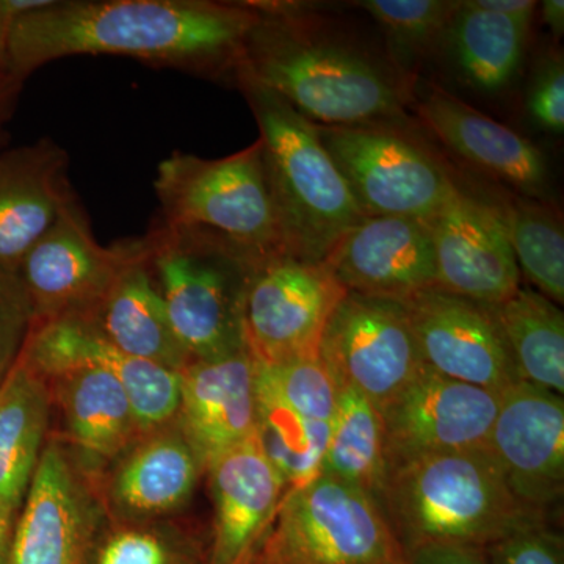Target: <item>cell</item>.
I'll return each mask as SVG.
<instances>
[{"label":"cell","mask_w":564,"mask_h":564,"mask_svg":"<svg viewBox=\"0 0 564 564\" xmlns=\"http://www.w3.org/2000/svg\"><path fill=\"white\" fill-rule=\"evenodd\" d=\"M500 392L423 367L381 411L389 470L422 456L485 448Z\"/></svg>","instance_id":"7c38bea8"},{"label":"cell","mask_w":564,"mask_h":564,"mask_svg":"<svg viewBox=\"0 0 564 564\" xmlns=\"http://www.w3.org/2000/svg\"><path fill=\"white\" fill-rule=\"evenodd\" d=\"M315 128L366 217L429 221L458 188L429 152L388 126Z\"/></svg>","instance_id":"9c48e42d"},{"label":"cell","mask_w":564,"mask_h":564,"mask_svg":"<svg viewBox=\"0 0 564 564\" xmlns=\"http://www.w3.org/2000/svg\"><path fill=\"white\" fill-rule=\"evenodd\" d=\"M87 564H185L169 538L154 530L120 529L96 547Z\"/></svg>","instance_id":"836d02e7"},{"label":"cell","mask_w":564,"mask_h":564,"mask_svg":"<svg viewBox=\"0 0 564 564\" xmlns=\"http://www.w3.org/2000/svg\"><path fill=\"white\" fill-rule=\"evenodd\" d=\"M404 549L458 544L486 549L545 522L508 488L486 448L422 456L389 470L381 499Z\"/></svg>","instance_id":"3957f363"},{"label":"cell","mask_w":564,"mask_h":564,"mask_svg":"<svg viewBox=\"0 0 564 564\" xmlns=\"http://www.w3.org/2000/svg\"><path fill=\"white\" fill-rule=\"evenodd\" d=\"M245 564V563H243Z\"/></svg>","instance_id":"7bdbcfd3"},{"label":"cell","mask_w":564,"mask_h":564,"mask_svg":"<svg viewBox=\"0 0 564 564\" xmlns=\"http://www.w3.org/2000/svg\"><path fill=\"white\" fill-rule=\"evenodd\" d=\"M256 6L259 20L234 80L256 82L317 126H388L403 118L404 91L383 66L315 31L299 7Z\"/></svg>","instance_id":"7a4b0ae2"},{"label":"cell","mask_w":564,"mask_h":564,"mask_svg":"<svg viewBox=\"0 0 564 564\" xmlns=\"http://www.w3.org/2000/svg\"><path fill=\"white\" fill-rule=\"evenodd\" d=\"M50 377L57 380L70 436L93 454H117L139 429L124 388L101 367H68Z\"/></svg>","instance_id":"4316f807"},{"label":"cell","mask_w":564,"mask_h":564,"mask_svg":"<svg viewBox=\"0 0 564 564\" xmlns=\"http://www.w3.org/2000/svg\"><path fill=\"white\" fill-rule=\"evenodd\" d=\"M22 356L43 377L76 366L107 370L128 393L140 430L158 429L180 413L181 373L121 351L85 318L33 326Z\"/></svg>","instance_id":"2e32d148"},{"label":"cell","mask_w":564,"mask_h":564,"mask_svg":"<svg viewBox=\"0 0 564 564\" xmlns=\"http://www.w3.org/2000/svg\"><path fill=\"white\" fill-rule=\"evenodd\" d=\"M530 25L485 9L480 0L458 2L445 35L467 84L485 93L507 88L521 68Z\"/></svg>","instance_id":"d4e9b609"},{"label":"cell","mask_w":564,"mask_h":564,"mask_svg":"<svg viewBox=\"0 0 564 564\" xmlns=\"http://www.w3.org/2000/svg\"><path fill=\"white\" fill-rule=\"evenodd\" d=\"M527 109L534 124L545 132H564V66L562 55L549 54L534 70Z\"/></svg>","instance_id":"d590c367"},{"label":"cell","mask_w":564,"mask_h":564,"mask_svg":"<svg viewBox=\"0 0 564 564\" xmlns=\"http://www.w3.org/2000/svg\"><path fill=\"white\" fill-rule=\"evenodd\" d=\"M321 359L337 386L383 411L425 364L402 303L347 292L323 334Z\"/></svg>","instance_id":"8fae6325"},{"label":"cell","mask_w":564,"mask_h":564,"mask_svg":"<svg viewBox=\"0 0 564 564\" xmlns=\"http://www.w3.org/2000/svg\"><path fill=\"white\" fill-rule=\"evenodd\" d=\"M541 20L556 40L564 32V2L563 0H545L541 3Z\"/></svg>","instance_id":"60d3db41"},{"label":"cell","mask_w":564,"mask_h":564,"mask_svg":"<svg viewBox=\"0 0 564 564\" xmlns=\"http://www.w3.org/2000/svg\"><path fill=\"white\" fill-rule=\"evenodd\" d=\"M131 254V240L102 247L76 196L22 259L18 274L28 292L33 326L91 318Z\"/></svg>","instance_id":"30bf717a"},{"label":"cell","mask_w":564,"mask_h":564,"mask_svg":"<svg viewBox=\"0 0 564 564\" xmlns=\"http://www.w3.org/2000/svg\"><path fill=\"white\" fill-rule=\"evenodd\" d=\"M258 393V436L263 454L284 478L289 491L303 488L321 477L329 425L307 421L289 410L256 380Z\"/></svg>","instance_id":"f546056e"},{"label":"cell","mask_w":564,"mask_h":564,"mask_svg":"<svg viewBox=\"0 0 564 564\" xmlns=\"http://www.w3.org/2000/svg\"><path fill=\"white\" fill-rule=\"evenodd\" d=\"M345 295L323 262L289 252L258 259L243 293L245 348L270 366L321 358L323 334Z\"/></svg>","instance_id":"ba28073f"},{"label":"cell","mask_w":564,"mask_h":564,"mask_svg":"<svg viewBox=\"0 0 564 564\" xmlns=\"http://www.w3.org/2000/svg\"><path fill=\"white\" fill-rule=\"evenodd\" d=\"M485 448L516 499L544 516L563 496V397L525 381L505 389Z\"/></svg>","instance_id":"5bb4252c"},{"label":"cell","mask_w":564,"mask_h":564,"mask_svg":"<svg viewBox=\"0 0 564 564\" xmlns=\"http://www.w3.org/2000/svg\"><path fill=\"white\" fill-rule=\"evenodd\" d=\"M256 380L307 421L332 423L339 386L321 358L272 366L256 362Z\"/></svg>","instance_id":"1f68e13d"},{"label":"cell","mask_w":564,"mask_h":564,"mask_svg":"<svg viewBox=\"0 0 564 564\" xmlns=\"http://www.w3.org/2000/svg\"><path fill=\"white\" fill-rule=\"evenodd\" d=\"M121 351L181 373L191 356L170 322L152 273L143 237L131 240V254L99 310L85 318Z\"/></svg>","instance_id":"603a6c76"},{"label":"cell","mask_w":564,"mask_h":564,"mask_svg":"<svg viewBox=\"0 0 564 564\" xmlns=\"http://www.w3.org/2000/svg\"><path fill=\"white\" fill-rule=\"evenodd\" d=\"M502 214L519 272L536 292L556 304L564 302V234L558 212L540 199H511Z\"/></svg>","instance_id":"4dcf8cb0"},{"label":"cell","mask_w":564,"mask_h":564,"mask_svg":"<svg viewBox=\"0 0 564 564\" xmlns=\"http://www.w3.org/2000/svg\"><path fill=\"white\" fill-rule=\"evenodd\" d=\"M154 191L166 228L210 232L256 256L288 252L261 140L221 159L173 152Z\"/></svg>","instance_id":"8992f818"},{"label":"cell","mask_w":564,"mask_h":564,"mask_svg":"<svg viewBox=\"0 0 564 564\" xmlns=\"http://www.w3.org/2000/svg\"><path fill=\"white\" fill-rule=\"evenodd\" d=\"M202 464L185 436L152 437L118 469L115 502L135 518L170 513L191 499Z\"/></svg>","instance_id":"484cf974"},{"label":"cell","mask_w":564,"mask_h":564,"mask_svg":"<svg viewBox=\"0 0 564 564\" xmlns=\"http://www.w3.org/2000/svg\"><path fill=\"white\" fill-rule=\"evenodd\" d=\"M366 10L403 51H422L447 33L458 2L444 0H364Z\"/></svg>","instance_id":"d6a6232c"},{"label":"cell","mask_w":564,"mask_h":564,"mask_svg":"<svg viewBox=\"0 0 564 564\" xmlns=\"http://www.w3.org/2000/svg\"><path fill=\"white\" fill-rule=\"evenodd\" d=\"M256 2L50 0L11 24L9 70L25 82L74 55H120L196 76L236 77Z\"/></svg>","instance_id":"6da1fadb"},{"label":"cell","mask_w":564,"mask_h":564,"mask_svg":"<svg viewBox=\"0 0 564 564\" xmlns=\"http://www.w3.org/2000/svg\"><path fill=\"white\" fill-rule=\"evenodd\" d=\"M7 564H87L90 525L84 494L57 445L41 454Z\"/></svg>","instance_id":"44dd1931"},{"label":"cell","mask_w":564,"mask_h":564,"mask_svg":"<svg viewBox=\"0 0 564 564\" xmlns=\"http://www.w3.org/2000/svg\"><path fill=\"white\" fill-rule=\"evenodd\" d=\"M489 564H564L563 540L545 522L524 527L485 549Z\"/></svg>","instance_id":"e575fe53"},{"label":"cell","mask_w":564,"mask_h":564,"mask_svg":"<svg viewBox=\"0 0 564 564\" xmlns=\"http://www.w3.org/2000/svg\"><path fill=\"white\" fill-rule=\"evenodd\" d=\"M50 0H0V73L9 70V39L13 21L47 6Z\"/></svg>","instance_id":"f35d334b"},{"label":"cell","mask_w":564,"mask_h":564,"mask_svg":"<svg viewBox=\"0 0 564 564\" xmlns=\"http://www.w3.org/2000/svg\"><path fill=\"white\" fill-rule=\"evenodd\" d=\"M68 152L51 139L0 152V267L22 259L73 199Z\"/></svg>","instance_id":"ffe728a7"},{"label":"cell","mask_w":564,"mask_h":564,"mask_svg":"<svg viewBox=\"0 0 564 564\" xmlns=\"http://www.w3.org/2000/svg\"><path fill=\"white\" fill-rule=\"evenodd\" d=\"M47 417L50 395L43 375L22 356L0 389V505L11 514L39 466Z\"/></svg>","instance_id":"cb8c5ba5"},{"label":"cell","mask_w":564,"mask_h":564,"mask_svg":"<svg viewBox=\"0 0 564 564\" xmlns=\"http://www.w3.org/2000/svg\"><path fill=\"white\" fill-rule=\"evenodd\" d=\"M415 109L423 124L464 161L524 198L544 202L551 176L532 141L440 87L430 88Z\"/></svg>","instance_id":"ac0fdd59"},{"label":"cell","mask_w":564,"mask_h":564,"mask_svg":"<svg viewBox=\"0 0 564 564\" xmlns=\"http://www.w3.org/2000/svg\"><path fill=\"white\" fill-rule=\"evenodd\" d=\"M402 304L429 369L494 392L521 381L492 306L437 288Z\"/></svg>","instance_id":"4fadbf2b"},{"label":"cell","mask_w":564,"mask_h":564,"mask_svg":"<svg viewBox=\"0 0 564 564\" xmlns=\"http://www.w3.org/2000/svg\"><path fill=\"white\" fill-rule=\"evenodd\" d=\"M234 82L250 104L261 131L259 140L285 251L322 262L366 215L318 139L314 122L256 82L245 77Z\"/></svg>","instance_id":"277c9868"},{"label":"cell","mask_w":564,"mask_h":564,"mask_svg":"<svg viewBox=\"0 0 564 564\" xmlns=\"http://www.w3.org/2000/svg\"><path fill=\"white\" fill-rule=\"evenodd\" d=\"M143 240L174 334L192 361L242 350L245 288L252 265L265 256L210 232L158 221Z\"/></svg>","instance_id":"5b68a950"},{"label":"cell","mask_w":564,"mask_h":564,"mask_svg":"<svg viewBox=\"0 0 564 564\" xmlns=\"http://www.w3.org/2000/svg\"><path fill=\"white\" fill-rule=\"evenodd\" d=\"M24 84L25 82L18 79L11 73H0V140H2L7 122L13 115L18 96H20Z\"/></svg>","instance_id":"ab89813d"},{"label":"cell","mask_w":564,"mask_h":564,"mask_svg":"<svg viewBox=\"0 0 564 564\" xmlns=\"http://www.w3.org/2000/svg\"><path fill=\"white\" fill-rule=\"evenodd\" d=\"M263 564H404V551L377 499L321 475L285 496Z\"/></svg>","instance_id":"52a82bcc"},{"label":"cell","mask_w":564,"mask_h":564,"mask_svg":"<svg viewBox=\"0 0 564 564\" xmlns=\"http://www.w3.org/2000/svg\"><path fill=\"white\" fill-rule=\"evenodd\" d=\"M185 440L207 464L258 432L256 361L247 348L192 361L181 372L180 413Z\"/></svg>","instance_id":"d6986e66"},{"label":"cell","mask_w":564,"mask_h":564,"mask_svg":"<svg viewBox=\"0 0 564 564\" xmlns=\"http://www.w3.org/2000/svg\"><path fill=\"white\" fill-rule=\"evenodd\" d=\"M404 564H489L485 549L458 544H421L404 549Z\"/></svg>","instance_id":"74e56055"},{"label":"cell","mask_w":564,"mask_h":564,"mask_svg":"<svg viewBox=\"0 0 564 564\" xmlns=\"http://www.w3.org/2000/svg\"><path fill=\"white\" fill-rule=\"evenodd\" d=\"M32 325V304L20 274L0 267V373L31 336Z\"/></svg>","instance_id":"8d00e7d4"},{"label":"cell","mask_w":564,"mask_h":564,"mask_svg":"<svg viewBox=\"0 0 564 564\" xmlns=\"http://www.w3.org/2000/svg\"><path fill=\"white\" fill-rule=\"evenodd\" d=\"M492 310L521 381L563 395L564 315L558 304L519 288Z\"/></svg>","instance_id":"83f0119b"},{"label":"cell","mask_w":564,"mask_h":564,"mask_svg":"<svg viewBox=\"0 0 564 564\" xmlns=\"http://www.w3.org/2000/svg\"><path fill=\"white\" fill-rule=\"evenodd\" d=\"M322 475L355 486L380 503L383 499L389 478L383 415L355 389H339Z\"/></svg>","instance_id":"f1b7e54d"},{"label":"cell","mask_w":564,"mask_h":564,"mask_svg":"<svg viewBox=\"0 0 564 564\" xmlns=\"http://www.w3.org/2000/svg\"><path fill=\"white\" fill-rule=\"evenodd\" d=\"M215 500L210 564H243L288 489L258 436L206 464Z\"/></svg>","instance_id":"7402d4cb"},{"label":"cell","mask_w":564,"mask_h":564,"mask_svg":"<svg viewBox=\"0 0 564 564\" xmlns=\"http://www.w3.org/2000/svg\"><path fill=\"white\" fill-rule=\"evenodd\" d=\"M347 292L403 303L436 288L429 225L408 217H366L322 261Z\"/></svg>","instance_id":"e0dca14e"},{"label":"cell","mask_w":564,"mask_h":564,"mask_svg":"<svg viewBox=\"0 0 564 564\" xmlns=\"http://www.w3.org/2000/svg\"><path fill=\"white\" fill-rule=\"evenodd\" d=\"M11 540H13L11 513L0 505V564L9 563Z\"/></svg>","instance_id":"b9f144b4"},{"label":"cell","mask_w":564,"mask_h":564,"mask_svg":"<svg viewBox=\"0 0 564 564\" xmlns=\"http://www.w3.org/2000/svg\"><path fill=\"white\" fill-rule=\"evenodd\" d=\"M436 288L496 306L521 288V272L499 207L456 188L434 217Z\"/></svg>","instance_id":"9a60e30c"}]
</instances>
